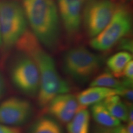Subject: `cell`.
Here are the masks:
<instances>
[{
  "label": "cell",
  "mask_w": 133,
  "mask_h": 133,
  "mask_svg": "<svg viewBox=\"0 0 133 133\" xmlns=\"http://www.w3.org/2000/svg\"><path fill=\"white\" fill-rule=\"evenodd\" d=\"M26 21L41 44L51 51L61 41L59 17L54 0H22Z\"/></svg>",
  "instance_id": "7a4b0ae2"
},
{
  "label": "cell",
  "mask_w": 133,
  "mask_h": 133,
  "mask_svg": "<svg viewBox=\"0 0 133 133\" xmlns=\"http://www.w3.org/2000/svg\"><path fill=\"white\" fill-rule=\"evenodd\" d=\"M117 91V95L121 96L125 100V102L132 104L133 97V91L132 87L123 86L122 87L116 89Z\"/></svg>",
  "instance_id": "ac0fdd59"
},
{
  "label": "cell",
  "mask_w": 133,
  "mask_h": 133,
  "mask_svg": "<svg viewBox=\"0 0 133 133\" xmlns=\"http://www.w3.org/2000/svg\"><path fill=\"white\" fill-rule=\"evenodd\" d=\"M25 15L22 5L15 1L0 2V33L6 49L16 46L26 30Z\"/></svg>",
  "instance_id": "5b68a950"
},
{
  "label": "cell",
  "mask_w": 133,
  "mask_h": 133,
  "mask_svg": "<svg viewBox=\"0 0 133 133\" xmlns=\"http://www.w3.org/2000/svg\"><path fill=\"white\" fill-rule=\"evenodd\" d=\"M121 77L123 79L132 82L133 81V61L132 60L126 64L124 69L123 70Z\"/></svg>",
  "instance_id": "d6986e66"
},
{
  "label": "cell",
  "mask_w": 133,
  "mask_h": 133,
  "mask_svg": "<svg viewBox=\"0 0 133 133\" xmlns=\"http://www.w3.org/2000/svg\"><path fill=\"white\" fill-rule=\"evenodd\" d=\"M132 59V55L127 51H119L107 60V66L116 78L121 77L123 70L126 64Z\"/></svg>",
  "instance_id": "9a60e30c"
},
{
  "label": "cell",
  "mask_w": 133,
  "mask_h": 133,
  "mask_svg": "<svg viewBox=\"0 0 133 133\" xmlns=\"http://www.w3.org/2000/svg\"><path fill=\"white\" fill-rule=\"evenodd\" d=\"M92 133H111V131L110 128H106L101 126L94 129Z\"/></svg>",
  "instance_id": "cb8c5ba5"
},
{
  "label": "cell",
  "mask_w": 133,
  "mask_h": 133,
  "mask_svg": "<svg viewBox=\"0 0 133 133\" xmlns=\"http://www.w3.org/2000/svg\"><path fill=\"white\" fill-rule=\"evenodd\" d=\"M123 86L132 87L126 84L123 80L121 81L117 79L109 70L104 71L95 76L90 83V86H99L112 89H117Z\"/></svg>",
  "instance_id": "e0dca14e"
},
{
  "label": "cell",
  "mask_w": 133,
  "mask_h": 133,
  "mask_svg": "<svg viewBox=\"0 0 133 133\" xmlns=\"http://www.w3.org/2000/svg\"><path fill=\"white\" fill-rule=\"evenodd\" d=\"M91 114L89 110L84 107L75 115L66 126L68 133H89Z\"/></svg>",
  "instance_id": "5bb4252c"
},
{
  "label": "cell",
  "mask_w": 133,
  "mask_h": 133,
  "mask_svg": "<svg viewBox=\"0 0 133 133\" xmlns=\"http://www.w3.org/2000/svg\"><path fill=\"white\" fill-rule=\"evenodd\" d=\"M125 128L128 133H133V122H128Z\"/></svg>",
  "instance_id": "d4e9b609"
},
{
  "label": "cell",
  "mask_w": 133,
  "mask_h": 133,
  "mask_svg": "<svg viewBox=\"0 0 133 133\" xmlns=\"http://www.w3.org/2000/svg\"><path fill=\"white\" fill-rule=\"evenodd\" d=\"M111 133H128L126 130L125 127L123 126L120 125L116 126V127L113 128H110Z\"/></svg>",
  "instance_id": "7402d4cb"
},
{
  "label": "cell",
  "mask_w": 133,
  "mask_h": 133,
  "mask_svg": "<svg viewBox=\"0 0 133 133\" xmlns=\"http://www.w3.org/2000/svg\"><path fill=\"white\" fill-rule=\"evenodd\" d=\"M29 133H64V131L61 124L56 119L43 116L31 125Z\"/></svg>",
  "instance_id": "2e32d148"
},
{
  "label": "cell",
  "mask_w": 133,
  "mask_h": 133,
  "mask_svg": "<svg viewBox=\"0 0 133 133\" xmlns=\"http://www.w3.org/2000/svg\"><path fill=\"white\" fill-rule=\"evenodd\" d=\"M91 112L94 121L102 127L113 128L121 124V121L108 111L102 102L92 105Z\"/></svg>",
  "instance_id": "7c38bea8"
},
{
  "label": "cell",
  "mask_w": 133,
  "mask_h": 133,
  "mask_svg": "<svg viewBox=\"0 0 133 133\" xmlns=\"http://www.w3.org/2000/svg\"><path fill=\"white\" fill-rule=\"evenodd\" d=\"M124 1H126V0H124Z\"/></svg>",
  "instance_id": "4316f807"
},
{
  "label": "cell",
  "mask_w": 133,
  "mask_h": 133,
  "mask_svg": "<svg viewBox=\"0 0 133 133\" xmlns=\"http://www.w3.org/2000/svg\"><path fill=\"white\" fill-rule=\"evenodd\" d=\"M11 81L18 90L30 97L37 96L40 85V75L35 62L29 56L21 53L15 59L10 69Z\"/></svg>",
  "instance_id": "8992f818"
},
{
  "label": "cell",
  "mask_w": 133,
  "mask_h": 133,
  "mask_svg": "<svg viewBox=\"0 0 133 133\" xmlns=\"http://www.w3.org/2000/svg\"><path fill=\"white\" fill-rule=\"evenodd\" d=\"M102 59L84 46L72 48L62 59L64 72L73 80L85 83L97 74L102 65Z\"/></svg>",
  "instance_id": "3957f363"
},
{
  "label": "cell",
  "mask_w": 133,
  "mask_h": 133,
  "mask_svg": "<svg viewBox=\"0 0 133 133\" xmlns=\"http://www.w3.org/2000/svg\"><path fill=\"white\" fill-rule=\"evenodd\" d=\"M118 49L123 50L124 51H127L129 52H132L133 44L132 41L130 38H124L121 39L118 43H117Z\"/></svg>",
  "instance_id": "ffe728a7"
},
{
  "label": "cell",
  "mask_w": 133,
  "mask_h": 133,
  "mask_svg": "<svg viewBox=\"0 0 133 133\" xmlns=\"http://www.w3.org/2000/svg\"><path fill=\"white\" fill-rule=\"evenodd\" d=\"M15 46L21 53L29 56L38 66L40 85L36 97L39 107H47L55 97L69 92L70 84L61 76L52 56L32 31L26 30Z\"/></svg>",
  "instance_id": "6da1fadb"
},
{
  "label": "cell",
  "mask_w": 133,
  "mask_h": 133,
  "mask_svg": "<svg viewBox=\"0 0 133 133\" xmlns=\"http://www.w3.org/2000/svg\"><path fill=\"white\" fill-rule=\"evenodd\" d=\"M2 45V41H1V33H0V46Z\"/></svg>",
  "instance_id": "484cf974"
},
{
  "label": "cell",
  "mask_w": 133,
  "mask_h": 133,
  "mask_svg": "<svg viewBox=\"0 0 133 133\" xmlns=\"http://www.w3.org/2000/svg\"><path fill=\"white\" fill-rule=\"evenodd\" d=\"M47 107L50 115L60 124H63L69 123L75 115L84 108L79 104L76 96L69 92L55 97Z\"/></svg>",
  "instance_id": "30bf717a"
},
{
  "label": "cell",
  "mask_w": 133,
  "mask_h": 133,
  "mask_svg": "<svg viewBox=\"0 0 133 133\" xmlns=\"http://www.w3.org/2000/svg\"><path fill=\"white\" fill-rule=\"evenodd\" d=\"M108 111L119 121L127 122L128 119L129 103L124 102L118 95H113L102 101Z\"/></svg>",
  "instance_id": "4fadbf2b"
},
{
  "label": "cell",
  "mask_w": 133,
  "mask_h": 133,
  "mask_svg": "<svg viewBox=\"0 0 133 133\" xmlns=\"http://www.w3.org/2000/svg\"><path fill=\"white\" fill-rule=\"evenodd\" d=\"M87 0H57V9L65 31L70 38L80 30L83 9Z\"/></svg>",
  "instance_id": "9c48e42d"
},
{
  "label": "cell",
  "mask_w": 133,
  "mask_h": 133,
  "mask_svg": "<svg viewBox=\"0 0 133 133\" xmlns=\"http://www.w3.org/2000/svg\"><path fill=\"white\" fill-rule=\"evenodd\" d=\"M5 92V83L2 75L0 74V99L3 97Z\"/></svg>",
  "instance_id": "603a6c76"
},
{
  "label": "cell",
  "mask_w": 133,
  "mask_h": 133,
  "mask_svg": "<svg viewBox=\"0 0 133 133\" xmlns=\"http://www.w3.org/2000/svg\"><path fill=\"white\" fill-rule=\"evenodd\" d=\"M132 29L131 11L126 5H116L113 16L107 25L89 42L91 47L101 52L114 48L123 38L127 36Z\"/></svg>",
  "instance_id": "277c9868"
},
{
  "label": "cell",
  "mask_w": 133,
  "mask_h": 133,
  "mask_svg": "<svg viewBox=\"0 0 133 133\" xmlns=\"http://www.w3.org/2000/svg\"><path fill=\"white\" fill-rule=\"evenodd\" d=\"M0 133H22L21 129L16 126L0 124Z\"/></svg>",
  "instance_id": "44dd1931"
},
{
  "label": "cell",
  "mask_w": 133,
  "mask_h": 133,
  "mask_svg": "<svg viewBox=\"0 0 133 133\" xmlns=\"http://www.w3.org/2000/svg\"><path fill=\"white\" fill-rule=\"evenodd\" d=\"M112 0H87L83 9V24L88 36L93 38L107 25L116 8Z\"/></svg>",
  "instance_id": "52a82bcc"
},
{
  "label": "cell",
  "mask_w": 133,
  "mask_h": 133,
  "mask_svg": "<svg viewBox=\"0 0 133 133\" xmlns=\"http://www.w3.org/2000/svg\"><path fill=\"white\" fill-rule=\"evenodd\" d=\"M117 95L116 89L99 86H90L79 92L76 96V99L81 106L87 107L89 105L102 102L109 96Z\"/></svg>",
  "instance_id": "8fae6325"
},
{
  "label": "cell",
  "mask_w": 133,
  "mask_h": 133,
  "mask_svg": "<svg viewBox=\"0 0 133 133\" xmlns=\"http://www.w3.org/2000/svg\"><path fill=\"white\" fill-rule=\"evenodd\" d=\"M33 114L30 101L20 97H10L0 104V123L11 126L24 125Z\"/></svg>",
  "instance_id": "ba28073f"
}]
</instances>
